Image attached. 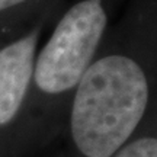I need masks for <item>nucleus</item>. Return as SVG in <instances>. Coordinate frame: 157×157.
<instances>
[{"label": "nucleus", "mask_w": 157, "mask_h": 157, "mask_svg": "<svg viewBox=\"0 0 157 157\" xmlns=\"http://www.w3.org/2000/svg\"><path fill=\"white\" fill-rule=\"evenodd\" d=\"M70 129L86 157H111L146 113L150 84L140 63L124 54L92 61L74 87Z\"/></svg>", "instance_id": "1"}, {"label": "nucleus", "mask_w": 157, "mask_h": 157, "mask_svg": "<svg viewBox=\"0 0 157 157\" xmlns=\"http://www.w3.org/2000/svg\"><path fill=\"white\" fill-rule=\"evenodd\" d=\"M35 2L38 0H0V16L23 10L25 7L35 5Z\"/></svg>", "instance_id": "5"}, {"label": "nucleus", "mask_w": 157, "mask_h": 157, "mask_svg": "<svg viewBox=\"0 0 157 157\" xmlns=\"http://www.w3.org/2000/svg\"><path fill=\"white\" fill-rule=\"evenodd\" d=\"M113 157H157V140L151 137L140 138L121 148Z\"/></svg>", "instance_id": "4"}, {"label": "nucleus", "mask_w": 157, "mask_h": 157, "mask_svg": "<svg viewBox=\"0 0 157 157\" xmlns=\"http://www.w3.org/2000/svg\"><path fill=\"white\" fill-rule=\"evenodd\" d=\"M38 29L0 48V125L16 117L34 76Z\"/></svg>", "instance_id": "3"}, {"label": "nucleus", "mask_w": 157, "mask_h": 157, "mask_svg": "<svg viewBox=\"0 0 157 157\" xmlns=\"http://www.w3.org/2000/svg\"><path fill=\"white\" fill-rule=\"evenodd\" d=\"M108 26L105 0H77L63 13L44 48L35 57L32 82L45 95L77 86Z\"/></svg>", "instance_id": "2"}]
</instances>
